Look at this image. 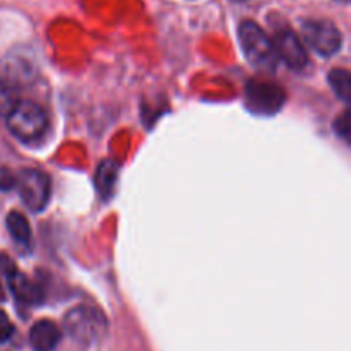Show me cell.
<instances>
[{
    "label": "cell",
    "mask_w": 351,
    "mask_h": 351,
    "mask_svg": "<svg viewBox=\"0 0 351 351\" xmlns=\"http://www.w3.org/2000/svg\"><path fill=\"white\" fill-rule=\"evenodd\" d=\"M239 38L247 60L263 72H274L278 67L276 48L266 31L254 21H243L239 27Z\"/></svg>",
    "instance_id": "1"
},
{
    "label": "cell",
    "mask_w": 351,
    "mask_h": 351,
    "mask_svg": "<svg viewBox=\"0 0 351 351\" xmlns=\"http://www.w3.org/2000/svg\"><path fill=\"white\" fill-rule=\"evenodd\" d=\"M7 127L12 136L23 143H34L47 132V113L38 103L19 99L7 115Z\"/></svg>",
    "instance_id": "2"
},
{
    "label": "cell",
    "mask_w": 351,
    "mask_h": 351,
    "mask_svg": "<svg viewBox=\"0 0 351 351\" xmlns=\"http://www.w3.org/2000/svg\"><path fill=\"white\" fill-rule=\"evenodd\" d=\"M65 332L81 345H93L98 341L106 331V319L96 308L88 307V305H79L67 312L64 319Z\"/></svg>",
    "instance_id": "3"
},
{
    "label": "cell",
    "mask_w": 351,
    "mask_h": 351,
    "mask_svg": "<svg viewBox=\"0 0 351 351\" xmlns=\"http://www.w3.org/2000/svg\"><path fill=\"white\" fill-rule=\"evenodd\" d=\"M16 177V189L19 191L24 204L34 213L43 211L51 195L50 178L43 171L34 170V168H24Z\"/></svg>",
    "instance_id": "4"
},
{
    "label": "cell",
    "mask_w": 351,
    "mask_h": 351,
    "mask_svg": "<svg viewBox=\"0 0 351 351\" xmlns=\"http://www.w3.org/2000/svg\"><path fill=\"white\" fill-rule=\"evenodd\" d=\"M302 34H304L305 43L322 57H332L341 50V33L328 19L305 21L302 26Z\"/></svg>",
    "instance_id": "5"
},
{
    "label": "cell",
    "mask_w": 351,
    "mask_h": 351,
    "mask_svg": "<svg viewBox=\"0 0 351 351\" xmlns=\"http://www.w3.org/2000/svg\"><path fill=\"white\" fill-rule=\"evenodd\" d=\"M245 103L257 115H274L285 105V91L271 81L254 79L247 84Z\"/></svg>",
    "instance_id": "6"
},
{
    "label": "cell",
    "mask_w": 351,
    "mask_h": 351,
    "mask_svg": "<svg viewBox=\"0 0 351 351\" xmlns=\"http://www.w3.org/2000/svg\"><path fill=\"white\" fill-rule=\"evenodd\" d=\"M274 48H276V53L280 60H283L293 71H302V69L307 67L308 57L307 51H305L304 43L300 41V38L293 33L291 29L285 27V29H278L274 34Z\"/></svg>",
    "instance_id": "7"
},
{
    "label": "cell",
    "mask_w": 351,
    "mask_h": 351,
    "mask_svg": "<svg viewBox=\"0 0 351 351\" xmlns=\"http://www.w3.org/2000/svg\"><path fill=\"white\" fill-rule=\"evenodd\" d=\"M7 280H9L10 291H12V295L19 304L26 305V307H33V305H40L45 300L43 287L24 276V274L14 271L10 276H7Z\"/></svg>",
    "instance_id": "8"
},
{
    "label": "cell",
    "mask_w": 351,
    "mask_h": 351,
    "mask_svg": "<svg viewBox=\"0 0 351 351\" xmlns=\"http://www.w3.org/2000/svg\"><path fill=\"white\" fill-rule=\"evenodd\" d=\"M62 339V331L55 322L38 321L29 331V343L34 351H53Z\"/></svg>",
    "instance_id": "9"
},
{
    "label": "cell",
    "mask_w": 351,
    "mask_h": 351,
    "mask_svg": "<svg viewBox=\"0 0 351 351\" xmlns=\"http://www.w3.org/2000/svg\"><path fill=\"white\" fill-rule=\"evenodd\" d=\"M117 175H119V167H117L115 161L105 160L101 161V165L98 167V171H96V189H98L99 195L103 199H108L112 195L113 187L117 184Z\"/></svg>",
    "instance_id": "10"
},
{
    "label": "cell",
    "mask_w": 351,
    "mask_h": 351,
    "mask_svg": "<svg viewBox=\"0 0 351 351\" xmlns=\"http://www.w3.org/2000/svg\"><path fill=\"white\" fill-rule=\"evenodd\" d=\"M5 225L12 239L16 240L19 245L29 247L31 245V226L26 216L21 215L19 211H10L5 218Z\"/></svg>",
    "instance_id": "11"
},
{
    "label": "cell",
    "mask_w": 351,
    "mask_h": 351,
    "mask_svg": "<svg viewBox=\"0 0 351 351\" xmlns=\"http://www.w3.org/2000/svg\"><path fill=\"white\" fill-rule=\"evenodd\" d=\"M329 84H331L332 91L336 93L338 98L343 101H348L351 93V75L346 69H332L329 72Z\"/></svg>",
    "instance_id": "12"
},
{
    "label": "cell",
    "mask_w": 351,
    "mask_h": 351,
    "mask_svg": "<svg viewBox=\"0 0 351 351\" xmlns=\"http://www.w3.org/2000/svg\"><path fill=\"white\" fill-rule=\"evenodd\" d=\"M19 101L17 89L14 88L12 82L0 79V115H9L10 110Z\"/></svg>",
    "instance_id": "13"
},
{
    "label": "cell",
    "mask_w": 351,
    "mask_h": 351,
    "mask_svg": "<svg viewBox=\"0 0 351 351\" xmlns=\"http://www.w3.org/2000/svg\"><path fill=\"white\" fill-rule=\"evenodd\" d=\"M14 335V326L3 311H0V345L7 343Z\"/></svg>",
    "instance_id": "14"
},
{
    "label": "cell",
    "mask_w": 351,
    "mask_h": 351,
    "mask_svg": "<svg viewBox=\"0 0 351 351\" xmlns=\"http://www.w3.org/2000/svg\"><path fill=\"white\" fill-rule=\"evenodd\" d=\"M16 182L17 177L9 170V168L0 167V191H12V189H16Z\"/></svg>",
    "instance_id": "15"
},
{
    "label": "cell",
    "mask_w": 351,
    "mask_h": 351,
    "mask_svg": "<svg viewBox=\"0 0 351 351\" xmlns=\"http://www.w3.org/2000/svg\"><path fill=\"white\" fill-rule=\"evenodd\" d=\"M335 129L338 132V136H341L343 139L348 141L350 139V115L348 112H343V115L339 119H336Z\"/></svg>",
    "instance_id": "16"
},
{
    "label": "cell",
    "mask_w": 351,
    "mask_h": 351,
    "mask_svg": "<svg viewBox=\"0 0 351 351\" xmlns=\"http://www.w3.org/2000/svg\"><path fill=\"white\" fill-rule=\"evenodd\" d=\"M0 271H2V273H5L7 276H10V274L17 269H16V266L12 264V261H9V257L0 256Z\"/></svg>",
    "instance_id": "17"
},
{
    "label": "cell",
    "mask_w": 351,
    "mask_h": 351,
    "mask_svg": "<svg viewBox=\"0 0 351 351\" xmlns=\"http://www.w3.org/2000/svg\"><path fill=\"white\" fill-rule=\"evenodd\" d=\"M338 2H341V3H348L350 0H338Z\"/></svg>",
    "instance_id": "18"
},
{
    "label": "cell",
    "mask_w": 351,
    "mask_h": 351,
    "mask_svg": "<svg viewBox=\"0 0 351 351\" xmlns=\"http://www.w3.org/2000/svg\"><path fill=\"white\" fill-rule=\"evenodd\" d=\"M237 2H243V0H237Z\"/></svg>",
    "instance_id": "19"
}]
</instances>
